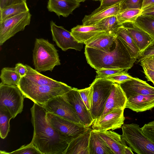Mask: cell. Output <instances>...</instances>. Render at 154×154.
Here are the masks:
<instances>
[{
	"mask_svg": "<svg viewBox=\"0 0 154 154\" xmlns=\"http://www.w3.org/2000/svg\"><path fill=\"white\" fill-rule=\"evenodd\" d=\"M34 128L30 142L42 154H63L69 143L48 123L47 111L41 105L34 103L30 109Z\"/></svg>",
	"mask_w": 154,
	"mask_h": 154,
	"instance_id": "1",
	"label": "cell"
},
{
	"mask_svg": "<svg viewBox=\"0 0 154 154\" xmlns=\"http://www.w3.org/2000/svg\"><path fill=\"white\" fill-rule=\"evenodd\" d=\"M84 53L88 63L96 70L109 68L128 71L137 60L132 56L127 46L117 35L113 47L109 51L85 46Z\"/></svg>",
	"mask_w": 154,
	"mask_h": 154,
	"instance_id": "2",
	"label": "cell"
},
{
	"mask_svg": "<svg viewBox=\"0 0 154 154\" xmlns=\"http://www.w3.org/2000/svg\"><path fill=\"white\" fill-rule=\"evenodd\" d=\"M35 69L39 72L52 71L60 65L57 50L54 45L43 38L36 39L32 54Z\"/></svg>",
	"mask_w": 154,
	"mask_h": 154,
	"instance_id": "3",
	"label": "cell"
},
{
	"mask_svg": "<svg viewBox=\"0 0 154 154\" xmlns=\"http://www.w3.org/2000/svg\"><path fill=\"white\" fill-rule=\"evenodd\" d=\"M122 138L138 154H154V143L142 132L139 125L123 124Z\"/></svg>",
	"mask_w": 154,
	"mask_h": 154,
	"instance_id": "4",
	"label": "cell"
},
{
	"mask_svg": "<svg viewBox=\"0 0 154 154\" xmlns=\"http://www.w3.org/2000/svg\"><path fill=\"white\" fill-rule=\"evenodd\" d=\"M17 86L25 98H28L40 105L45 103L53 97L63 95L72 88L69 86L58 88L48 85H34L20 80Z\"/></svg>",
	"mask_w": 154,
	"mask_h": 154,
	"instance_id": "5",
	"label": "cell"
},
{
	"mask_svg": "<svg viewBox=\"0 0 154 154\" xmlns=\"http://www.w3.org/2000/svg\"><path fill=\"white\" fill-rule=\"evenodd\" d=\"M114 83L105 78L96 77L91 85L93 91L90 111L94 120L102 115Z\"/></svg>",
	"mask_w": 154,
	"mask_h": 154,
	"instance_id": "6",
	"label": "cell"
},
{
	"mask_svg": "<svg viewBox=\"0 0 154 154\" xmlns=\"http://www.w3.org/2000/svg\"><path fill=\"white\" fill-rule=\"evenodd\" d=\"M46 118L49 124L65 138L69 143L89 128L48 112Z\"/></svg>",
	"mask_w": 154,
	"mask_h": 154,
	"instance_id": "7",
	"label": "cell"
},
{
	"mask_svg": "<svg viewBox=\"0 0 154 154\" xmlns=\"http://www.w3.org/2000/svg\"><path fill=\"white\" fill-rule=\"evenodd\" d=\"M24 97L17 86L0 83V105L5 107L14 118L20 113L23 107Z\"/></svg>",
	"mask_w": 154,
	"mask_h": 154,
	"instance_id": "8",
	"label": "cell"
},
{
	"mask_svg": "<svg viewBox=\"0 0 154 154\" xmlns=\"http://www.w3.org/2000/svg\"><path fill=\"white\" fill-rule=\"evenodd\" d=\"M31 15L29 11L22 13L0 23V45L29 25Z\"/></svg>",
	"mask_w": 154,
	"mask_h": 154,
	"instance_id": "9",
	"label": "cell"
},
{
	"mask_svg": "<svg viewBox=\"0 0 154 154\" xmlns=\"http://www.w3.org/2000/svg\"><path fill=\"white\" fill-rule=\"evenodd\" d=\"M40 105L48 112L82 125L73 107L63 95L53 97Z\"/></svg>",
	"mask_w": 154,
	"mask_h": 154,
	"instance_id": "10",
	"label": "cell"
},
{
	"mask_svg": "<svg viewBox=\"0 0 154 154\" xmlns=\"http://www.w3.org/2000/svg\"><path fill=\"white\" fill-rule=\"evenodd\" d=\"M124 110L117 109L95 119L92 125L93 129L97 132H104L121 128L125 120Z\"/></svg>",
	"mask_w": 154,
	"mask_h": 154,
	"instance_id": "11",
	"label": "cell"
},
{
	"mask_svg": "<svg viewBox=\"0 0 154 154\" xmlns=\"http://www.w3.org/2000/svg\"><path fill=\"white\" fill-rule=\"evenodd\" d=\"M50 27L53 40L62 50L66 51L68 49H72L81 51L83 44L79 43L72 35L71 32L62 26L57 25L52 21L50 22Z\"/></svg>",
	"mask_w": 154,
	"mask_h": 154,
	"instance_id": "12",
	"label": "cell"
},
{
	"mask_svg": "<svg viewBox=\"0 0 154 154\" xmlns=\"http://www.w3.org/2000/svg\"><path fill=\"white\" fill-rule=\"evenodd\" d=\"M78 89L73 88L63 95L65 100L73 107L82 124L89 128L94 121L90 112L87 109L78 92Z\"/></svg>",
	"mask_w": 154,
	"mask_h": 154,
	"instance_id": "13",
	"label": "cell"
},
{
	"mask_svg": "<svg viewBox=\"0 0 154 154\" xmlns=\"http://www.w3.org/2000/svg\"><path fill=\"white\" fill-rule=\"evenodd\" d=\"M119 84L127 99L139 94H154V87L138 78L132 77Z\"/></svg>",
	"mask_w": 154,
	"mask_h": 154,
	"instance_id": "14",
	"label": "cell"
},
{
	"mask_svg": "<svg viewBox=\"0 0 154 154\" xmlns=\"http://www.w3.org/2000/svg\"><path fill=\"white\" fill-rule=\"evenodd\" d=\"M127 100L126 96L119 84L114 83L100 116L117 109H125Z\"/></svg>",
	"mask_w": 154,
	"mask_h": 154,
	"instance_id": "15",
	"label": "cell"
},
{
	"mask_svg": "<svg viewBox=\"0 0 154 154\" xmlns=\"http://www.w3.org/2000/svg\"><path fill=\"white\" fill-rule=\"evenodd\" d=\"M28 70L26 75L20 80L26 82L36 85H48L58 88L69 86L63 82H58L44 75L30 66L26 64Z\"/></svg>",
	"mask_w": 154,
	"mask_h": 154,
	"instance_id": "16",
	"label": "cell"
},
{
	"mask_svg": "<svg viewBox=\"0 0 154 154\" xmlns=\"http://www.w3.org/2000/svg\"><path fill=\"white\" fill-rule=\"evenodd\" d=\"M122 2L101 9H96L90 14L85 16L82 20L83 25H95L101 20L107 17L117 16L120 11Z\"/></svg>",
	"mask_w": 154,
	"mask_h": 154,
	"instance_id": "17",
	"label": "cell"
},
{
	"mask_svg": "<svg viewBox=\"0 0 154 154\" xmlns=\"http://www.w3.org/2000/svg\"><path fill=\"white\" fill-rule=\"evenodd\" d=\"M105 32L96 25H78L72 28L71 31L72 35L79 43L84 44Z\"/></svg>",
	"mask_w": 154,
	"mask_h": 154,
	"instance_id": "18",
	"label": "cell"
},
{
	"mask_svg": "<svg viewBox=\"0 0 154 154\" xmlns=\"http://www.w3.org/2000/svg\"><path fill=\"white\" fill-rule=\"evenodd\" d=\"M122 25L131 37L140 53L154 41L148 34L133 23H127Z\"/></svg>",
	"mask_w": 154,
	"mask_h": 154,
	"instance_id": "19",
	"label": "cell"
},
{
	"mask_svg": "<svg viewBox=\"0 0 154 154\" xmlns=\"http://www.w3.org/2000/svg\"><path fill=\"white\" fill-rule=\"evenodd\" d=\"M154 107V94H139L127 99L125 108L136 112L151 110Z\"/></svg>",
	"mask_w": 154,
	"mask_h": 154,
	"instance_id": "20",
	"label": "cell"
},
{
	"mask_svg": "<svg viewBox=\"0 0 154 154\" xmlns=\"http://www.w3.org/2000/svg\"><path fill=\"white\" fill-rule=\"evenodd\" d=\"M80 5L76 0H48L47 8L49 11L54 12L59 17H67Z\"/></svg>",
	"mask_w": 154,
	"mask_h": 154,
	"instance_id": "21",
	"label": "cell"
},
{
	"mask_svg": "<svg viewBox=\"0 0 154 154\" xmlns=\"http://www.w3.org/2000/svg\"><path fill=\"white\" fill-rule=\"evenodd\" d=\"M92 129L90 127L69 143L63 154H89V143Z\"/></svg>",
	"mask_w": 154,
	"mask_h": 154,
	"instance_id": "22",
	"label": "cell"
},
{
	"mask_svg": "<svg viewBox=\"0 0 154 154\" xmlns=\"http://www.w3.org/2000/svg\"><path fill=\"white\" fill-rule=\"evenodd\" d=\"M97 132L114 154H124L125 149L127 146L122 138L121 135L109 130Z\"/></svg>",
	"mask_w": 154,
	"mask_h": 154,
	"instance_id": "23",
	"label": "cell"
},
{
	"mask_svg": "<svg viewBox=\"0 0 154 154\" xmlns=\"http://www.w3.org/2000/svg\"><path fill=\"white\" fill-rule=\"evenodd\" d=\"M117 36L116 34L105 32L97 36L85 45L87 47L105 52L111 50Z\"/></svg>",
	"mask_w": 154,
	"mask_h": 154,
	"instance_id": "24",
	"label": "cell"
},
{
	"mask_svg": "<svg viewBox=\"0 0 154 154\" xmlns=\"http://www.w3.org/2000/svg\"><path fill=\"white\" fill-rule=\"evenodd\" d=\"M89 154H114L98 133L92 129L89 143Z\"/></svg>",
	"mask_w": 154,
	"mask_h": 154,
	"instance_id": "25",
	"label": "cell"
},
{
	"mask_svg": "<svg viewBox=\"0 0 154 154\" xmlns=\"http://www.w3.org/2000/svg\"><path fill=\"white\" fill-rule=\"evenodd\" d=\"M29 11L26 2L8 6L0 10V23L20 13Z\"/></svg>",
	"mask_w": 154,
	"mask_h": 154,
	"instance_id": "26",
	"label": "cell"
},
{
	"mask_svg": "<svg viewBox=\"0 0 154 154\" xmlns=\"http://www.w3.org/2000/svg\"><path fill=\"white\" fill-rule=\"evenodd\" d=\"M116 34L122 39L127 46L132 56L137 59L140 52L131 37L122 25L118 28Z\"/></svg>",
	"mask_w": 154,
	"mask_h": 154,
	"instance_id": "27",
	"label": "cell"
},
{
	"mask_svg": "<svg viewBox=\"0 0 154 154\" xmlns=\"http://www.w3.org/2000/svg\"><path fill=\"white\" fill-rule=\"evenodd\" d=\"M0 78L3 84L17 86L21 77L14 68L5 67L2 69Z\"/></svg>",
	"mask_w": 154,
	"mask_h": 154,
	"instance_id": "28",
	"label": "cell"
},
{
	"mask_svg": "<svg viewBox=\"0 0 154 154\" xmlns=\"http://www.w3.org/2000/svg\"><path fill=\"white\" fill-rule=\"evenodd\" d=\"M133 23L148 34L154 40V18L140 14Z\"/></svg>",
	"mask_w": 154,
	"mask_h": 154,
	"instance_id": "29",
	"label": "cell"
},
{
	"mask_svg": "<svg viewBox=\"0 0 154 154\" xmlns=\"http://www.w3.org/2000/svg\"><path fill=\"white\" fill-rule=\"evenodd\" d=\"M13 117L6 108L0 105V136L4 139L10 131V121Z\"/></svg>",
	"mask_w": 154,
	"mask_h": 154,
	"instance_id": "30",
	"label": "cell"
},
{
	"mask_svg": "<svg viewBox=\"0 0 154 154\" xmlns=\"http://www.w3.org/2000/svg\"><path fill=\"white\" fill-rule=\"evenodd\" d=\"M106 32L116 34L118 28L122 26L119 24L116 16L105 18L95 24Z\"/></svg>",
	"mask_w": 154,
	"mask_h": 154,
	"instance_id": "31",
	"label": "cell"
},
{
	"mask_svg": "<svg viewBox=\"0 0 154 154\" xmlns=\"http://www.w3.org/2000/svg\"><path fill=\"white\" fill-rule=\"evenodd\" d=\"M141 10L129 9L120 12L116 16L119 24L122 25L127 23L134 22L137 17L140 15Z\"/></svg>",
	"mask_w": 154,
	"mask_h": 154,
	"instance_id": "32",
	"label": "cell"
},
{
	"mask_svg": "<svg viewBox=\"0 0 154 154\" xmlns=\"http://www.w3.org/2000/svg\"><path fill=\"white\" fill-rule=\"evenodd\" d=\"M42 154L35 146L30 143L26 145H23L20 148L11 152L0 151V154Z\"/></svg>",
	"mask_w": 154,
	"mask_h": 154,
	"instance_id": "33",
	"label": "cell"
},
{
	"mask_svg": "<svg viewBox=\"0 0 154 154\" xmlns=\"http://www.w3.org/2000/svg\"><path fill=\"white\" fill-rule=\"evenodd\" d=\"M78 92L87 109L91 112L93 94V88L91 85L87 88L78 89Z\"/></svg>",
	"mask_w": 154,
	"mask_h": 154,
	"instance_id": "34",
	"label": "cell"
},
{
	"mask_svg": "<svg viewBox=\"0 0 154 154\" xmlns=\"http://www.w3.org/2000/svg\"><path fill=\"white\" fill-rule=\"evenodd\" d=\"M143 0H124L121 4L120 11L129 9H142Z\"/></svg>",
	"mask_w": 154,
	"mask_h": 154,
	"instance_id": "35",
	"label": "cell"
},
{
	"mask_svg": "<svg viewBox=\"0 0 154 154\" xmlns=\"http://www.w3.org/2000/svg\"><path fill=\"white\" fill-rule=\"evenodd\" d=\"M128 71L121 69L102 68L97 70V75L96 77L106 78L113 75L121 73L127 72Z\"/></svg>",
	"mask_w": 154,
	"mask_h": 154,
	"instance_id": "36",
	"label": "cell"
},
{
	"mask_svg": "<svg viewBox=\"0 0 154 154\" xmlns=\"http://www.w3.org/2000/svg\"><path fill=\"white\" fill-rule=\"evenodd\" d=\"M133 77L129 75L127 72L113 75L105 78L119 84L131 79Z\"/></svg>",
	"mask_w": 154,
	"mask_h": 154,
	"instance_id": "37",
	"label": "cell"
},
{
	"mask_svg": "<svg viewBox=\"0 0 154 154\" xmlns=\"http://www.w3.org/2000/svg\"><path fill=\"white\" fill-rule=\"evenodd\" d=\"M141 128L143 133L154 143V121L145 124Z\"/></svg>",
	"mask_w": 154,
	"mask_h": 154,
	"instance_id": "38",
	"label": "cell"
},
{
	"mask_svg": "<svg viewBox=\"0 0 154 154\" xmlns=\"http://www.w3.org/2000/svg\"><path fill=\"white\" fill-rule=\"evenodd\" d=\"M152 56H154V41L140 53L137 59L140 62L144 58Z\"/></svg>",
	"mask_w": 154,
	"mask_h": 154,
	"instance_id": "39",
	"label": "cell"
},
{
	"mask_svg": "<svg viewBox=\"0 0 154 154\" xmlns=\"http://www.w3.org/2000/svg\"><path fill=\"white\" fill-rule=\"evenodd\" d=\"M143 68L154 71V57L153 56L144 58L140 62Z\"/></svg>",
	"mask_w": 154,
	"mask_h": 154,
	"instance_id": "40",
	"label": "cell"
},
{
	"mask_svg": "<svg viewBox=\"0 0 154 154\" xmlns=\"http://www.w3.org/2000/svg\"><path fill=\"white\" fill-rule=\"evenodd\" d=\"M16 71L19 74L21 78L24 77L26 75L28 70L26 65L21 63L16 64L14 67Z\"/></svg>",
	"mask_w": 154,
	"mask_h": 154,
	"instance_id": "41",
	"label": "cell"
},
{
	"mask_svg": "<svg viewBox=\"0 0 154 154\" xmlns=\"http://www.w3.org/2000/svg\"><path fill=\"white\" fill-rule=\"evenodd\" d=\"M124 0H100V4L97 8L99 9L104 8L122 2Z\"/></svg>",
	"mask_w": 154,
	"mask_h": 154,
	"instance_id": "42",
	"label": "cell"
},
{
	"mask_svg": "<svg viewBox=\"0 0 154 154\" xmlns=\"http://www.w3.org/2000/svg\"><path fill=\"white\" fill-rule=\"evenodd\" d=\"M26 0H0V10H2L10 5L23 2Z\"/></svg>",
	"mask_w": 154,
	"mask_h": 154,
	"instance_id": "43",
	"label": "cell"
},
{
	"mask_svg": "<svg viewBox=\"0 0 154 154\" xmlns=\"http://www.w3.org/2000/svg\"><path fill=\"white\" fill-rule=\"evenodd\" d=\"M140 14L149 16L154 18V4L142 8Z\"/></svg>",
	"mask_w": 154,
	"mask_h": 154,
	"instance_id": "44",
	"label": "cell"
},
{
	"mask_svg": "<svg viewBox=\"0 0 154 154\" xmlns=\"http://www.w3.org/2000/svg\"><path fill=\"white\" fill-rule=\"evenodd\" d=\"M143 72L148 81L152 82L154 85V71L143 68Z\"/></svg>",
	"mask_w": 154,
	"mask_h": 154,
	"instance_id": "45",
	"label": "cell"
},
{
	"mask_svg": "<svg viewBox=\"0 0 154 154\" xmlns=\"http://www.w3.org/2000/svg\"><path fill=\"white\" fill-rule=\"evenodd\" d=\"M153 4H154V0H143L142 9Z\"/></svg>",
	"mask_w": 154,
	"mask_h": 154,
	"instance_id": "46",
	"label": "cell"
},
{
	"mask_svg": "<svg viewBox=\"0 0 154 154\" xmlns=\"http://www.w3.org/2000/svg\"><path fill=\"white\" fill-rule=\"evenodd\" d=\"M132 150L130 147L126 146L125 149L124 154H133Z\"/></svg>",
	"mask_w": 154,
	"mask_h": 154,
	"instance_id": "47",
	"label": "cell"
},
{
	"mask_svg": "<svg viewBox=\"0 0 154 154\" xmlns=\"http://www.w3.org/2000/svg\"><path fill=\"white\" fill-rule=\"evenodd\" d=\"M79 3H80L81 2H85V1L87 0H76ZM95 0V1H98L99 0Z\"/></svg>",
	"mask_w": 154,
	"mask_h": 154,
	"instance_id": "48",
	"label": "cell"
},
{
	"mask_svg": "<svg viewBox=\"0 0 154 154\" xmlns=\"http://www.w3.org/2000/svg\"><path fill=\"white\" fill-rule=\"evenodd\" d=\"M154 57V56H152Z\"/></svg>",
	"mask_w": 154,
	"mask_h": 154,
	"instance_id": "49",
	"label": "cell"
}]
</instances>
